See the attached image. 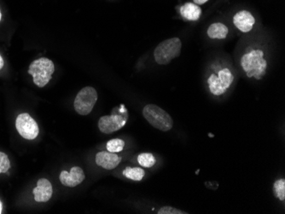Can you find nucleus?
Instances as JSON below:
<instances>
[{
    "instance_id": "1",
    "label": "nucleus",
    "mask_w": 285,
    "mask_h": 214,
    "mask_svg": "<svg viewBox=\"0 0 285 214\" xmlns=\"http://www.w3.org/2000/svg\"><path fill=\"white\" fill-rule=\"evenodd\" d=\"M241 66L247 76L261 79L266 73L267 62L264 59V52L260 49L251 50L241 58Z\"/></svg>"
},
{
    "instance_id": "2",
    "label": "nucleus",
    "mask_w": 285,
    "mask_h": 214,
    "mask_svg": "<svg viewBox=\"0 0 285 214\" xmlns=\"http://www.w3.org/2000/svg\"><path fill=\"white\" fill-rule=\"evenodd\" d=\"M143 115L152 127L162 132H168L174 127L171 115L156 104L145 106L143 109Z\"/></svg>"
},
{
    "instance_id": "3",
    "label": "nucleus",
    "mask_w": 285,
    "mask_h": 214,
    "mask_svg": "<svg viewBox=\"0 0 285 214\" xmlns=\"http://www.w3.org/2000/svg\"><path fill=\"white\" fill-rule=\"evenodd\" d=\"M182 42L179 38L166 39L156 46L154 52V58L157 64L167 65L174 58H178L181 52Z\"/></svg>"
},
{
    "instance_id": "4",
    "label": "nucleus",
    "mask_w": 285,
    "mask_h": 214,
    "mask_svg": "<svg viewBox=\"0 0 285 214\" xmlns=\"http://www.w3.org/2000/svg\"><path fill=\"white\" fill-rule=\"evenodd\" d=\"M54 71L55 66L52 61L41 58L33 61L30 64L28 73L33 76V83L42 88L50 82Z\"/></svg>"
},
{
    "instance_id": "5",
    "label": "nucleus",
    "mask_w": 285,
    "mask_h": 214,
    "mask_svg": "<svg viewBox=\"0 0 285 214\" xmlns=\"http://www.w3.org/2000/svg\"><path fill=\"white\" fill-rule=\"evenodd\" d=\"M234 80V76L231 70L225 68L219 70L217 74H211L207 79L209 91L214 96H221L227 91Z\"/></svg>"
},
{
    "instance_id": "6",
    "label": "nucleus",
    "mask_w": 285,
    "mask_h": 214,
    "mask_svg": "<svg viewBox=\"0 0 285 214\" xmlns=\"http://www.w3.org/2000/svg\"><path fill=\"white\" fill-rule=\"evenodd\" d=\"M97 101V92L95 88L87 86L81 89L75 97V111L79 115H87L90 114Z\"/></svg>"
},
{
    "instance_id": "7",
    "label": "nucleus",
    "mask_w": 285,
    "mask_h": 214,
    "mask_svg": "<svg viewBox=\"0 0 285 214\" xmlns=\"http://www.w3.org/2000/svg\"><path fill=\"white\" fill-rule=\"evenodd\" d=\"M15 127L19 134L27 140H33L39 135L38 124L27 113H23L17 116L15 121Z\"/></svg>"
},
{
    "instance_id": "8",
    "label": "nucleus",
    "mask_w": 285,
    "mask_h": 214,
    "mask_svg": "<svg viewBox=\"0 0 285 214\" xmlns=\"http://www.w3.org/2000/svg\"><path fill=\"white\" fill-rule=\"evenodd\" d=\"M127 121V114H114L105 115L100 118L98 121V128L102 133L110 134L119 131L126 125Z\"/></svg>"
},
{
    "instance_id": "9",
    "label": "nucleus",
    "mask_w": 285,
    "mask_h": 214,
    "mask_svg": "<svg viewBox=\"0 0 285 214\" xmlns=\"http://www.w3.org/2000/svg\"><path fill=\"white\" fill-rule=\"evenodd\" d=\"M85 178H86V176H85L84 171L79 166L72 167L70 170V172L63 171L59 176L61 183L68 187L77 186L84 181Z\"/></svg>"
},
{
    "instance_id": "10",
    "label": "nucleus",
    "mask_w": 285,
    "mask_h": 214,
    "mask_svg": "<svg viewBox=\"0 0 285 214\" xmlns=\"http://www.w3.org/2000/svg\"><path fill=\"white\" fill-rule=\"evenodd\" d=\"M96 164L106 170L116 168L121 161V157L116 153L109 151H101L96 154Z\"/></svg>"
},
{
    "instance_id": "11",
    "label": "nucleus",
    "mask_w": 285,
    "mask_h": 214,
    "mask_svg": "<svg viewBox=\"0 0 285 214\" xmlns=\"http://www.w3.org/2000/svg\"><path fill=\"white\" fill-rule=\"evenodd\" d=\"M233 23L243 33H249L252 30L255 23L254 15L248 10H241L233 17Z\"/></svg>"
},
{
    "instance_id": "12",
    "label": "nucleus",
    "mask_w": 285,
    "mask_h": 214,
    "mask_svg": "<svg viewBox=\"0 0 285 214\" xmlns=\"http://www.w3.org/2000/svg\"><path fill=\"white\" fill-rule=\"evenodd\" d=\"M34 200L37 202H47L53 193L51 182L46 178H40L37 183V187L33 190Z\"/></svg>"
},
{
    "instance_id": "13",
    "label": "nucleus",
    "mask_w": 285,
    "mask_h": 214,
    "mask_svg": "<svg viewBox=\"0 0 285 214\" xmlns=\"http://www.w3.org/2000/svg\"><path fill=\"white\" fill-rule=\"evenodd\" d=\"M180 14L188 21H197L201 15V9L193 3H186L180 8Z\"/></svg>"
},
{
    "instance_id": "14",
    "label": "nucleus",
    "mask_w": 285,
    "mask_h": 214,
    "mask_svg": "<svg viewBox=\"0 0 285 214\" xmlns=\"http://www.w3.org/2000/svg\"><path fill=\"white\" fill-rule=\"evenodd\" d=\"M228 27L221 22H215L207 28V33L210 39H224L228 35Z\"/></svg>"
},
{
    "instance_id": "15",
    "label": "nucleus",
    "mask_w": 285,
    "mask_h": 214,
    "mask_svg": "<svg viewBox=\"0 0 285 214\" xmlns=\"http://www.w3.org/2000/svg\"><path fill=\"white\" fill-rule=\"evenodd\" d=\"M122 173L126 178L133 181H141L145 175V172L140 167H126Z\"/></svg>"
},
{
    "instance_id": "16",
    "label": "nucleus",
    "mask_w": 285,
    "mask_h": 214,
    "mask_svg": "<svg viewBox=\"0 0 285 214\" xmlns=\"http://www.w3.org/2000/svg\"><path fill=\"white\" fill-rule=\"evenodd\" d=\"M138 162L140 166L150 168L156 164V158L151 153H142L138 156Z\"/></svg>"
},
{
    "instance_id": "17",
    "label": "nucleus",
    "mask_w": 285,
    "mask_h": 214,
    "mask_svg": "<svg viewBox=\"0 0 285 214\" xmlns=\"http://www.w3.org/2000/svg\"><path fill=\"white\" fill-rule=\"evenodd\" d=\"M273 191L278 199L285 201V179L280 178L273 184Z\"/></svg>"
},
{
    "instance_id": "18",
    "label": "nucleus",
    "mask_w": 285,
    "mask_h": 214,
    "mask_svg": "<svg viewBox=\"0 0 285 214\" xmlns=\"http://www.w3.org/2000/svg\"><path fill=\"white\" fill-rule=\"evenodd\" d=\"M124 147H125V142L122 139H111L107 143V145H106L107 150L112 153L120 152L123 150Z\"/></svg>"
},
{
    "instance_id": "19",
    "label": "nucleus",
    "mask_w": 285,
    "mask_h": 214,
    "mask_svg": "<svg viewBox=\"0 0 285 214\" xmlns=\"http://www.w3.org/2000/svg\"><path fill=\"white\" fill-rule=\"evenodd\" d=\"M10 168V161L9 157L3 152H0V174L5 173Z\"/></svg>"
},
{
    "instance_id": "20",
    "label": "nucleus",
    "mask_w": 285,
    "mask_h": 214,
    "mask_svg": "<svg viewBox=\"0 0 285 214\" xmlns=\"http://www.w3.org/2000/svg\"><path fill=\"white\" fill-rule=\"evenodd\" d=\"M158 214H187L188 213L186 212L180 210L178 208H173L170 206H167V207H163L161 208L159 211L157 212Z\"/></svg>"
},
{
    "instance_id": "21",
    "label": "nucleus",
    "mask_w": 285,
    "mask_h": 214,
    "mask_svg": "<svg viewBox=\"0 0 285 214\" xmlns=\"http://www.w3.org/2000/svg\"><path fill=\"white\" fill-rule=\"evenodd\" d=\"M193 1L196 4H203V3H207L208 0H193Z\"/></svg>"
},
{
    "instance_id": "22",
    "label": "nucleus",
    "mask_w": 285,
    "mask_h": 214,
    "mask_svg": "<svg viewBox=\"0 0 285 214\" xmlns=\"http://www.w3.org/2000/svg\"><path fill=\"white\" fill-rule=\"evenodd\" d=\"M3 64H4V63H3V58H2L1 55H0V70L3 69Z\"/></svg>"
},
{
    "instance_id": "23",
    "label": "nucleus",
    "mask_w": 285,
    "mask_h": 214,
    "mask_svg": "<svg viewBox=\"0 0 285 214\" xmlns=\"http://www.w3.org/2000/svg\"><path fill=\"white\" fill-rule=\"evenodd\" d=\"M2 208H3V207H2V202H0V214H2Z\"/></svg>"
},
{
    "instance_id": "24",
    "label": "nucleus",
    "mask_w": 285,
    "mask_h": 214,
    "mask_svg": "<svg viewBox=\"0 0 285 214\" xmlns=\"http://www.w3.org/2000/svg\"><path fill=\"white\" fill-rule=\"evenodd\" d=\"M1 18H2V15H1V12H0V21H1Z\"/></svg>"
}]
</instances>
